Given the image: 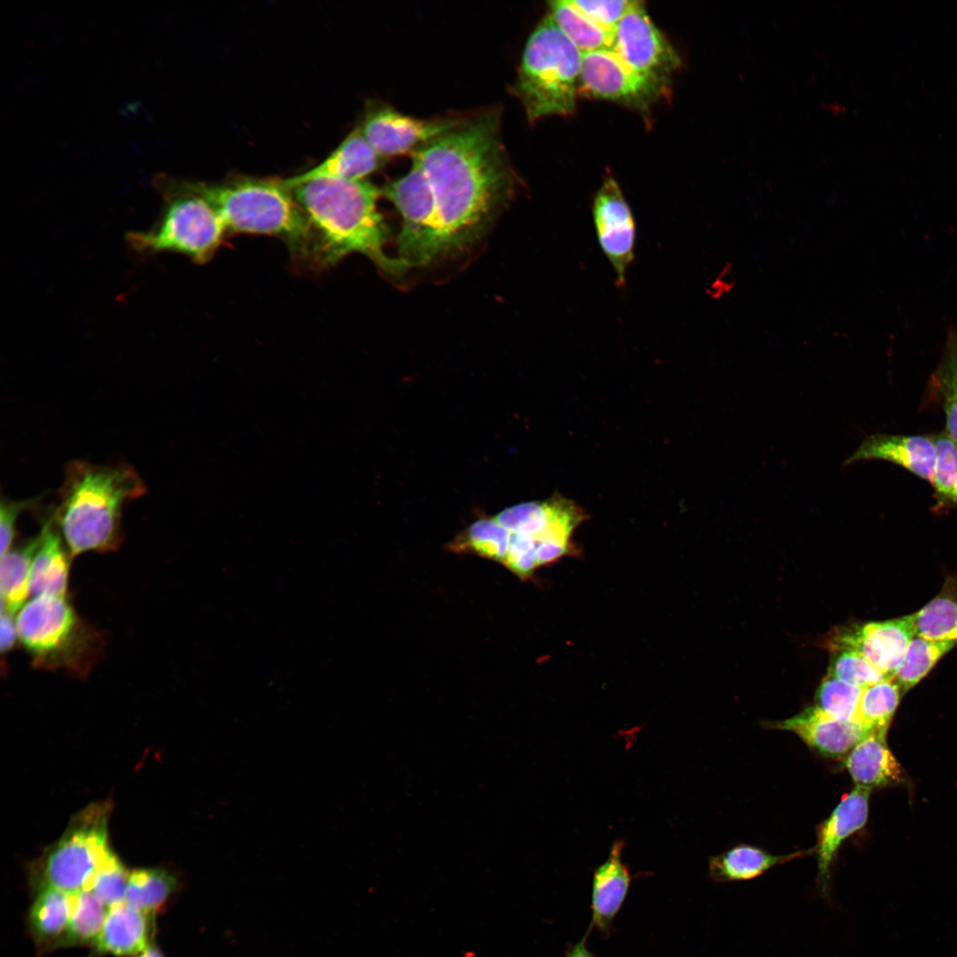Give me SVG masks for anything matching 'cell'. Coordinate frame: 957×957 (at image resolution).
<instances>
[{
	"label": "cell",
	"mask_w": 957,
	"mask_h": 957,
	"mask_svg": "<svg viewBox=\"0 0 957 957\" xmlns=\"http://www.w3.org/2000/svg\"><path fill=\"white\" fill-rule=\"evenodd\" d=\"M666 85L634 71L611 49H603L583 54L578 93L644 109L665 92Z\"/></svg>",
	"instance_id": "obj_10"
},
{
	"label": "cell",
	"mask_w": 957,
	"mask_h": 957,
	"mask_svg": "<svg viewBox=\"0 0 957 957\" xmlns=\"http://www.w3.org/2000/svg\"><path fill=\"white\" fill-rule=\"evenodd\" d=\"M861 692L862 688L827 674L816 691L815 705L836 720L858 721Z\"/></svg>",
	"instance_id": "obj_35"
},
{
	"label": "cell",
	"mask_w": 957,
	"mask_h": 957,
	"mask_svg": "<svg viewBox=\"0 0 957 957\" xmlns=\"http://www.w3.org/2000/svg\"><path fill=\"white\" fill-rule=\"evenodd\" d=\"M40 534L1 556V610L12 615L20 610L30 594L29 575Z\"/></svg>",
	"instance_id": "obj_25"
},
{
	"label": "cell",
	"mask_w": 957,
	"mask_h": 957,
	"mask_svg": "<svg viewBox=\"0 0 957 957\" xmlns=\"http://www.w3.org/2000/svg\"><path fill=\"white\" fill-rule=\"evenodd\" d=\"M456 121L420 120L390 107H379L364 119L360 130L383 159L413 152L452 128Z\"/></svg>",
	"instance_id": "obj_14"
},
{
	"label": "cell",
	"mask_w": 957,
	"mask_h": 957,
	"mask_svg": "<svg viewBox=\"0 0 957 957\" xmlns=\"http://www.w3.org/2000/svg\"><path fill=\"white\" fill-rule=\"evenodd\" d=\"M74 906V894L39 886L29 911V925L36 940L42 944L63 942Z\"/></svg>",
	"instance_id": "obj_24"
},
{
	"label": "cell",
	"mask_w": 957,
	"mask_h": 957,
	"mask_svg": "<svg viewBox=\"0 0 957 957\" xmlns=\"http://www.w3.org/2000/svg\"><path fill=\"white\" fill-rule=\"evenodd\" d=\"M316 240V261L333 265L353 253L398 276L407 267L384 251L388 229L377 210L381 190L367 180L316 178L290 189Z\"/></svg>",
	"instance_id": "obj_2"
},
{
	"label": "cell",
	"mask_w": 957,
	"mask_h": 957,
	"mask_svg": "<svg viewBox=\"0 0 957 957\" xmlns=\"http://www.w3.org/2000/svg\"><path fill=\"white\" fill-rule=\"evenodd\" d=\"M381 195L401 216L398 259L407 268L426 265L440 254L435 197L422 168L413 163L404 175L387 183Z\"/></svg>",
	"instance_id": "obj_9"
},
{
	"label": "cell",
	"mask_w": 957,
	"mask_h": 957,
	"mask_svg": "<svg viewBox=\"0 0 957 957\" xmlns=\"http://www.w3.org/2000/svg\"><path fill=\"white\" fill-rule=\"evenodd\" d=\"M915 636L914 613L883 621L837 627L828 639L831 651L852 650L892 678Z\"/></svg>",
	"instance_id": "obj_12"
},
{
	"label": "cell",
	"mask_w": 957,
	"mask_h": 957,
	"mask_svg": "<svg viewBox=\"0 0 957 957\" xmlns=\"http://www.w3.org/2000/svg\"><path fill=\"white\" fill-rule=\"evenodd\" d=\"M222 220L227 232L267 235L284 240L300 258L316 261V240L292 191L279 181L245 178L195 183Z\"/></svg>",
	"instance_id": "obj_4"
},
{
	"label": "cell",
	"mask_w": 957,
	"mask_h": 957,
	"mask_svg": "<svg viewBox=\"0 0 957 957\" xmlns=\"http://www.w3.org/2000/svg\"><path fill=\"white\" fill-rule=\"evenodd\" d=\"M139 957H164L160 949L154 945L150 944L147 948L139 955Z\"/></svg>",
	"instance_id": "obj_43"
},
{
	"label": "cell",
	"mask_w": 957,
	"mask_h": 957,
	"mask_svg": "<svg viewBox=\"0 0 957 957\" xmlns=\"http://www.w3.org/2000/svg\"><path fill=\"white\" fill-rule=\"evenodd\" d=\"M40 542L34 556L30 575L29 592L35 596L51 595L65 597L69 572L68 556L63 538L50 517L43 523Z\"/></svg>",
	"instance_id": "obj_21"
},
{
	"label": "cell",
	"mask_w": 957,
	"mask_h": 957,
	"mask_svg": "<svg viewBox=\"0 0 957 957\" xmlns=\"http://www.w3.org/2000/svg\"><path fill=\"white\" fill-rule=\"evenodd\" d=\"M582 57L549 14L534 28L513 85L531 121L573 113Z\"/></svg>",
	"instance_id": "obj_6"
},
{
	"label": "cell",
	"mask_w": 957,
	"mask_h": 957,
	"mask_svg": "<svg viewBox=\"0 0 957 957\" xmlns=\"http://www.w3.org/2000/svg\"><path fill=\"white\" fill-rule=\"evenodd\" d=\"M571 4L597 25L615 31L620 20L641 1L635 0H570Z\"/></svg>",
	"instance_id": "obj_38"
},
{
	"label": "cell",
	"mask_w": 957,
	"mask_h": 957,
	"mask_svg": "<svg viewBox=\"0 0 957 957\" xmlns=\"http://www.w3.org/2000/svg\"><path fill=\"white\" fill-rule=\"evenodd\" d=\"M511 533L494 518H482L460 534L450 548L456 552H471L503 563Z\"/></svg>",
	"instance_id": "obj_31"
},
{
	"label": "cell",
	"mask_w": 957,
	"mask_h": 957,
	"mask_svg": "<svg viewBox=\"0 0 957 957\" xmlns=\"http://www.w3.org/2000/svg\"><path fill=\"white\" fill-rule=\"evenodd\" d=\"M145 492L142 478L127 463L69 462L51 516L69 555L116 548L123 507Z\"/></svg>",
	"instance_id": "obj_3"
},
{
	"label": "cell",
	"mask_w": 957,
	"mask_h": 957,
	"mask_svg": "<svg viewBox=\"0 0 957 957\" xmlns=\"http://www.w3.org/2000/svg\"><path fill=\"white\" fill-rule=\"evenodd\" d=\"M178 888V879L165 868H142L128 875L124 901L149 915H154L169 901Z\"/></svg>",
	"instance_id": "obj_28"
},
{
	"label": "cell",
	"mask_w": 957,
	"mask_h": 957,
	"mask_svg": "<svg viewBox=\"0 0 957 957\" xmlns=\"http://www.w3.org/2000/svg\"><path fill=\"white\" fill-rule=\"evenodd\" d=\"M611 50L634 71L665 83L681 64L680 56L646 13L642 2L616 27Z\"/></svg>",
	"instance_id": "obj_11"
},
{
	"label": "cell",
	"mask_w": 957,
	"mask_h": 957,
	"mask_svg": "<svg viewBox=\"0 0 957 957\" xmlns=\"http://www.w3.org/2000/svg\"><path fill=\"white\" fill-rule=\"evenodd\" d=\"M871 789L856 786L836 805L818 831L816 845L818 882L822 892L829 887L830 868L843 841L867 822Z\"/></svg>",
	"instance_id": "obj_17"
},
{
	"label": "cell",
	"mask_w": 957,
	"mask_h": 957,
	"mask_svg": "<svg viewBox=\"0 0 957 957\" xmlns=\"http://www.w3.org/2000/svg\"><path fill=\"white\" fill-rule=\"evenodd\" d=\"M522 579L530 577L537 567L536 545L527 535L511 533L509 550L502 563Z\"/></svg>",
	"instance_id": "obj_39"
},
{
	"label": "cell",
	"mask_w": 957,
	"mask_h": 957,
	"mask_svg": "<svg viewBox=\"0 0 957 957\" xmlns=\"http://www.w3.org/2000/svg\"><path fill=\"white\" fill-rule=\"evenodd\" d=\"M592 214L600 247L614 269L618 286H623L634 258L636 228L632 210L611 176L597 191Z\"/></svg>",
	"instance_id": "obj_13"
},
{
	"label": "cell",
	"mask_w": 957,
	"mask_h": 957,
	"mask_svg": "<svg viewBox=\"0 0 957 957\" xmlns=\"http://www.w3.org/2000/svg\"><path fill=\"white\" fill-rule=\"evenodd\" d=\"M936 456L934 437L876 433L865 439L844 461V466L877 459L899 465L931 482Z\"/></svg>",
	"instance_id": "obj_16"
},
{
	"label": "cell",
	"mask_w": 957,
	"mask_h": 957,
	"mask_svg": "<svg viewBox=\"0 0 957 957\" xmlns=\"http://www.w3.org/2000/svg\"><path fill=\"white\" fill-rule=\"evenodd\" d=\"M956 645L953 642L933 641L915 635L892 676L901 694L916 686Z\"/></svg>",
	"instance_id": "obj_29"
},
{
	"label": "cell",
	"mask_w": 957,
	"mask_h": 957,
	"mask_svg": "<svg viewBox=\"0 0 957 957\" xmlns=\"http://www.w3.org/2000/svg\"><path fill=\"white\" fill-rule=\"evenodd\" d=\"M936 456L931 484L937 510L957 508V443L946 433L934 437Z\"/></svg>",
	"instance_id": "obj_33"
},
{
	"label": "cell",
	"mask_w": 957,
	"mask_h": 957,
	"mask_svg": "<svg viewBox=\"0 0 957 957\" xmlns=\"http://www.w3.org/2000/svg\"><path fill=\"white\" fill-rule=\"evenodd\" d=\"M844 766L856 786L872 789L899 783L902 768L889 749L885 735L872 732L845 756Z\"/></svg>",
	"instance_id": "obj_22"
},
{
	"label": "cell",
	"mask_w": 957,
	"mask_h": 957,
	"mask_svg": "<svg viewBox=\"0 0 957 957\" xmlns=\"http://www.w3.org/2000/svg\"><path fill=\"white\" fill-rule=\"evenodd\" d=\"M150 915L121 902L108 908L96 942L98 952L121 957L140 955L150 945Z\"/></svg>",
	"instance_id": "obj_20"
},
{
	"label": "cell",
	"mask_w": 957,
	"mask_h": 957,
	"mask_svg": "<svg viewBox=\"0 0 957 957\" xmlns=\"http://www.w3.org/2000/svg\"><path fill=\"white\" fill-rule=\"evenodd\" d=\"M18 638L38 666L83 670L92 635L65 597L38 595L19 610Z\"/></svg>",
	"instance_id": "obj_7"
},
{
	"label": "cell",
	"mask_w": 957,
	"mask_h": 957,
	"mask_svg": "<svg viewBox=\"0 0 957 957\" xmlns=\"http://www.w3.org/2000/svg\"><path fill=\"white\" fill-rule=\"evenodd\" d=\"M624 843L616 840L607 860L594 872L592 881V921L603 933L609 932L611 923L627 895L631 876L622 861Z\"/></svg>",
	"instance_id": "obj_19"
},
{
	"label": "cell",
	"mask_w": 957,
	"mask_h": 957,
	"mask_svg": "<svg viewBox=\"0 0 957 957\" xmlns=\"http://www.w3.org/2000/svg\"><path fill=\"white\" fill-rule=\"evenodd\" d=\"M832 652L828 674L848 684L863 689L891 678L857 652L846 650Z\"/></svg>",
	"instance_id": "obj_36"
},
{
	"label": "cell",
	"mask_w": 957,
	"mask_h": 957,
	"mask_svg": "<svg viewBox=\"0 0 957 957\" xmlns=\"http://www.w3.org/2000/svg\"><path fill=\"white\" fill-rule=\"evenodd\" d=\"M587 933L566 953V957H595L586 946Z\"/></svg>",
	"instance_id": "obj_42"
},
{
	"label": "cell",
	"mask_w": 957,
	"mask_h": 957,
	"mask_svg": "<svg viewBox=\"0 0 957 957\" xmlns=\"http://www.w3.org/2000/svg\"><path fill=\"white\" fill-rule=\"evenodd\" d=\"M107 912V906L91 891L74 893L73 911L62 944H96Z\"/></svg>",
	"instance_id": "obj_32"
},
{
	"label": "cell",
	"mask_w": 957,
	"mask_h": 957,
	"mask_svg": "<svg viewBox=\"0 0 957 957\" xmlns=\"http://www.w3.org/2000/svg\"><path fill=\"white\" fill-rule=\"evenodd\" d=\"M771 727L795 733L807 745L831 758L846 756L870 734L860 722L836 720L816 705L791 718L774 722Z\"/></svg>",
	"instance_id": "obj_15"
},
{
	"label": "cell",
	"mask_w": 957,
	"mask_h": 957,
	"mask_svg": "<svg viewBox=\"0 0 957 957\" xmlns=\"http://www.w3.org/2000/svg\"><path fill=\"white\" fill-rule=\"evenodd\" d=\"M39 498L12 501L2 497L0 502L1 556L11 548L15 536V524L20 513L37 503Z\"/></svg>",
	"instance_id": "obj_40"
},
{
	"label": "cell",
	"mask_w": 957,
	"mask_h": 957,
	"mask_svg": "<svg viewBox=\"0 0 957 957\" xmlns=\"http://www.w3.org/2000/svg\"><path fill=\"white\" fill-rule=\"evenodd\" d=\"M549 15L582 54L611 49L614 31L595 23L572 5L570 0L549 2Z\"/></svg>",
	"instance_id": "obj_27"
},
{
	"label": "cell",
	"mask_w": 957,
	"mask_h": 957,
	"mask_svg": "<svg viewBox=\"0 0 957 957\" xmlns=\"http://www.w3.org/2000/svg\"><path fill=\"white\" fill-rule=\"evenodd\" d=\"M0 638L2 652L9 651L18 638L17 625L14 617L11 613L1 610L0 618Z\"/></svg>",
	"instance_id": "obj_41"
},
{
	"label": "cell",
	"mask_w": 957,
	"mask_h": 957,
	"mask_svg": "<svg viewBox=\"0 0 957 957\" xmlns=\"http://www.w3.org/2000/svg\"><path fill=\"white\" fill-rule=\"evenodd\" d=\"M803 854V852H797L788 855H773L760 848L741 844L712 857L709 862V873L717 882L750 880L774 866Z\"/></svg>",
	"instance_id": "obj_23"
},
{
	"label": "cell",
	"mask_w": 957,
	"mask_h": 957,
	"mask_svg": "<svg viewBox=\"0 0 957 957\" xmlns=\"http://www.w3.org/2000/svg\"><path fill=\"white\" fill-rule=\"evenodd\" d=\"M901 690L892 678L862 689L857 720L870 733L886 735L898 708Z\"/></svg>",
	"instance_id": "obj_30"
},
{
	"label": "cell",
	"mask_w": 957,
	"mask_h": 957,
	"mask_svg": "<svg viewBox=\"0 0 957 957\" xmlns=\"http://www.w3.org/2000/svg\"><path fill=\"white\" fill-rule=\"evenodd\" d=\"M382 162L383 158L366 141L359 128L354 129L321 163L304 173L280 182L290 190L316 178L364 180L367 175L378 169Z\"/></svg>",
	"instance_id": "obj_18"
},
{
	"label": "cell",
	"mask_w": 957,
	"mask_h": 957,
	"mask_svg": "<svg viewBox=\"0 0 957 957\" xmlns=\"http://www.w3.org/2000/svg\"><path fill=\"white\" fill-rule=\"evenodd\" d=\"M154 185L162 198L160 214L149 230L128 233L129 247L142 255L167 252L198 264L208 261L227 232L216 210L195 183L162 174L155 177Z\"/></svg>",
	"instance_id": "obj_5"
},
{
	"label": "cell",
	"mask_w": 957,
	"mask_h": 957,
	"mask_svg": "<svg viewBox=\"0 0 957 957\" xmlns=\"http://www.w3.org/2000/svg\"><path fill=\"white\" fill-rule=\"evenodd\" d=\"M933 377L942 398L946 433L957 443V326L947 333L942 360Z\"/></svg>",
	"instance_id": "obj_34"
},
{
	"label": "cell",
	"mask_w": 957,
	"mask_h": 957,
	"mask_svg": "<svg viewBox=\"0 0 957 957\" xmlns=\"http://www.w3.org/2000/svg\"><path fill=\"white\" fill-rule=\"evenodd\" d=\"M111 805L97 802L74 815L60 839L43 858L39 886L69 894L87 890L112 852L107 845Z\"/></svg>",
	"instance_id": "obj_8"
},
{
	"label": "cell",
	"mask_w": 957,
	"mask_h": 957,
	"mask_svg": "<svg viewBox=\"0 0 957 957\" xmlns=\"http://www.w3.org/2000/svg\"><path fill=\"white\" fill-rule=\"evenodd\" d=\"M413 163L435 197L440 253L479 238L513 191L496 113L457 121L416 150Z\"/></svg>",
	"instance_id": "obj_1"
},
{
	"label": "cell",
	"mask_w": 957,
	"mask_h": 957,
	"mask_svg": "<svg viewBox=\"0 0 957 957\" xmlns=\"http://www.w3.org/2000/svg\"><path fill=\"white\" fill-rule=\"evenodd\" d=\"M914 617L915 635L957 642V580L947 576L940 592Z\"/></svg>",
	"instance_id": "obj_26"
},
{
	"label": "cell",
	"mask_w": 957,
	"mask_h": 957,
	"mask_svg": "<svg viewBox=\"0 0 957 957\" xmlns=\"http://www.w3.org/2000/svg\"><path fill=\"white\" fill-rule=\"evenodd\" d=\"M128 875L119 859L111 852L93 875L87 890L109 908L123 902Z\"/></svg>",
	"instance_id": "obj_37"
}]
</instances>
